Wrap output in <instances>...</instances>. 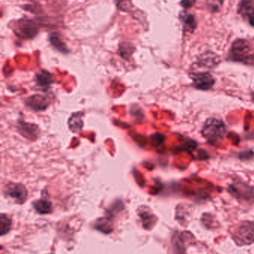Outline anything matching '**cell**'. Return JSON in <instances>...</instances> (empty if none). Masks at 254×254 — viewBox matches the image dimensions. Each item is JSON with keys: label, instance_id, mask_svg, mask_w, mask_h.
Listing matches in <instances>:
<instances>
[{"label": "cell", "instance_id": "cell-1", "mask_svg": "<svg viewBox=\"0 0 254 254\" xmlns=\"http://www.w3.org/2000/svg\"><path fill=\"white\" fill-rule=\"evenodd\" d=\"M202 135L211 144L220 143L226 134V127L222 121L216 119H210L204 124Z\"/></svg>", "mask_w": 254, "mask_h": 254}, {"label": "cell", "instance_id": "cell-2", "mask_svg": "<svg viewBox=\"0 0 254 254\" xmlns=\"http://www.w3.org/2000/svg\"><path fill=\"white\" fill-rule=\"evenodd\" d=\"M230 58L234 61L254 65V52L250 43L246 40L234 42L230 52Z\"/></svg>", "mask_w": 254, "mask_h": 254}, {"label": "cell", "instance_id": "cell-3", "mask_svg": "<svg viewBox=\"0 0 254 254\" xmlns=\"http://www.w3.org/2000/svg\"><path fill=\"white\" fill-rule=\"evenodd\" d=\"M13 31L20 38L25 40L33 39L38 34V24L33 19L23 18L19 19L17 23H16Z\"/></svg>", "mask_w": 254, "mask_h": 254}, {"label": "cell", "instance_id": "cell-4", "mask_svg": "<svg viewBox=\"0 0 254 254\" xmlns=\"http://www.w3.org/2000/svg\"><path fill=\"white\" fill-rule=\"evenodd\" d=\"M236 243L240 246L250 245L254 243V223L243 222L236 228L234 235Z\"/></svg>", "mask_w": 254, "mask_h": 254}, {"label": "cell", "instance_id": "cell-5", "mask_svg": "<svg viewBox=\"0 0 254 254\" xmlns=\"http://www.w3.org/2000/svg\"><path fill=\"white\" fill-rule=\"evenodd\" d=\"M3 192L6 197L12 198L15 202L19 204L25 203L28 198V190L25 187L20 183L8 182L4 186Z\"/></svg>", "mask_w": 254, "mask_h": 254}, {"label": "cell", "instance_id": "cell-6", "mask_svg": "<svg viewBox=\"0 0 254 254\" xmlns=\"http://www.w3.org/2000/svg\"><path fill=\"white\" fill-rule=\"evenodd\" d=\"M229 192L237 198L246 201L254 199V188L243 182H234V185L230 186Z\"/></svg>", "mask_w": 254, "mask_h": 254}, {"label": "cell", "instance_id": "cell-7", "mask_svg": "<svg viewBox=\"0 0 254 254\" xmlns=\"http://www.w3.org/2000/svg\"><path fill=\"white\" fill-rule=\"evenodd\" d=\"M25 105L31 111L37 112V113L46 111L48 107L50 106V100L48 96L36 94L28 97L25 100Z\"/></svg>", "mask_w": 254, "mask_h": 254}, {"label": "cell", "instance_id": "cell-8", "mask_svg": "<svg viewBox=\"0 0 254 254\" xmlns=\"http://www.w3.org/2000/svg\"><path fill=\"white\" fill-rule=\"evenodd\" d=\"M18 132L27 140L35 141L40 135V128L38 125L33 123H28L25 121H18Z\"/></svg>", "mask_w": 254, "mask_h": 254}, {"label": "cell", "instance_id": "cell-9", "mask_svg": "<svg viewBox=\"0 0 254 254\" xmlns=\"http://www.w3.org/2000/svg\"><path fill=\"white\" fill-rule=\"evenodd\" d=\"M191 78L192 79L194 86L198 89L201 90H208L213 87V85L216 83L214 77L209 72L200 71L191 74Z\"/></svg>", "mask_w": 254, "mask_h": 254}, {"label": "cell", "instance_id": "cell-10", "mask_svg": "<svg viewBox=\"0 0 254 254\" xmlns=\"http://www.w3.org/2000/svg\"><path fill=\"white\" fill-rule=\"evenodd\" d=\"M34 81L37 87L40 88L43 92H46L54 83V76L49 71L42 69L35 74Z\"/></svg>", "mask_w": 254, "mask_h": 254}, {"label": "cell", "instance_id": "cell-11", "mask_svg": "<svg viewBox=\"0 0 254 254\" xmlns=\"http://www.w3.org/2000/svg\"><path fill=\"white\" fill-rule=\"evenodd\" d=\"M238 11L243 17L248 19L252 26H254V0H241Z\"/></svg>", "mask_w": 254, "mask_h": 254}, {"label": "cell", "instance_id": "cell-12", "mask_svg": "<svg viewBox=\"0 0 254 254\" xmlns=\"http://www.w3.org/2000/svg\"><path fill=\"white\" fill-rule=\"evenodd\" d=\"M219 59L217 55L213 52H207L201 55L198 59V63L195 65L202 68H211L219 64Z\"/></svg>", "mask_w": 254, "mask_h": 254}, {"label": "cell", "instance_id": "cell-13", "mask_svg": "<svg viewBox=\"0 0 254 254\" xmlns=\"http://www.w3.org/2000/svg\"><path fill=\"white\" fill-rule=\"evenodd\" d=\"M84 113L82 112L75 113L71 115L68 121V126L70 129L74 134H77L79 131H82L84 126V122L82 120Z\"/></svg>", "mask_w": 254, "mask_h": 254}, {"label": "cell", "instance_id": "cell-14", "mask_svg": "<svg viewBox=\"0 0 254 254\" xmlns=\"http://www.w3.org/2000/svg\"><path fill=\"white\" fill-rule=\"evenodd\" d=\"M49 42L52 45L54 48L58 52H61L63 54H67L70 52L68 48H67L66 43H64L62 40H61V37L58 33H52L49 35Z\"/></svg>", "mask_w": 254, "mask_h": 254}, {"label": "cell", "instance_id": "cell-15", "mask_svg": "<svg viewBox=\"0 0 254 254\" xmlns=\"http://www.w3.org/2000/svg\"><path fill=\"white\" fill-rule=\"evenodd\" d=\"M34 207L37 213L40 214H48L52 212V204L49 200L41 198L34 203Z\"/></svg>", "mask_w": 254, "mask_h": 254}, {"label": "cell", "instance_id": "cell-16", "mask_svg": "<svg viewBox=\"0 0 254 254\" xmlns=\"http://www.w3.org/2000/svg\"><path fill=\"white\" fill-rule=\"evenodd\" d=\"M182 22H183V29L186 32H192L196 28V21L193 15L189 13H183L180 16Z\"/></svg>", "mask_w": 254, "mask_h": 254}, {"label": "cell", "instance_id": "cell-17", "mask_svg": "<svg viewBox=\"0 0 254 254\" xmlns=\"http://www.w3.org/2000/svg\"><path fill=\"white\" fill-rule=\"evenodd\" d=\"M11 228V220L6 215L1 214L0 216V231L1 236L8 233Z\"/></svg>", "mask_w": 254, "mask_h": 254}, {"label": "cell", "instance_id": "cell-18", "mask_svg": "<svg viewBox=\"0 0 254 254\" xmlns=\"http://www.w3.org/2000/svg\"><path fill=\"white\" fill-rule=\"evenodd\" d=\"M116 7L122 11H130L132 7L131 0H114Z\"/></svg>", "mask_w": 254, "mask_h": 254}, {"label": "cell", "instance_id": "cell-19", "mask_svg": "<svg viewBox=\"0 0 254 254\" xmlns=\"http://www.w3.org/2000/svg\"><path fill=\"white\" fill-rule=\"evenodd\" d=\"M173 247H174V254H185L184 249L178 237H174Z\"/></svg>", "mask_w": 254, "mask_h": 254}, {"label": "cell", "instance_id": "cell-20", "mask_svg": "<svg viewBox=\"0 0 254 254\" xmlns=\"http://www.w3.org/2000/svg\"><path fill=\"white\" fill-rule=\"evenodd\" d=\"M207 2L211 10L218 11L223 3V0H207Z\"/></svg>", "mask_w": 254, "mask_h": 254}, {"label": "cell", "instance_id": "cell-21", "mask_svg": "<svg viewBox=\"0 0 254 254\" xmlns=\"http://www.w3.org/2000/svg\"><path fill=\"white\" fill-rule=\"evenodd\" d=\"M195 0H183V1L180 2L181 5L183 6L185 8H190L192 6L195 4Z\"/></svg>", "mask_w": 254, "mask_h": 254}, {"label": "cell", "instance_id": "cell-22", "mask_svg": "<svg viewBox=\"0 0 254 254\" xmlns=\"http://www.w3.org/2000/svg\"><path fill=\"white\" fill-rule=\"evenodd\" d=\"M253 101H254V92H253Z\"/></svg>", "mask_w": 254, "mask_h": 254}]
</instances>
